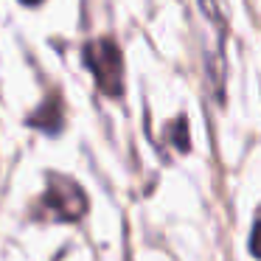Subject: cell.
Returning <instances> with one entry per match:
<instances>
[{
    "label": "cell",
    "instance_id": "cell-1",
    "mask_svg": "<svg viewBox=\"0 0 261 261\" xmlns=\"http://www.w3.org/2000/svg\"><path fill=\"white\" fill-rule=\"evenodd\" d=\"M87 208H90V199L82 191L79 182L73 177L54 174L51 171L45 177V191L34 202L31 214L45 222H79V219H85Z\"/></svg>",
    "mask_w": 261,
    "mask_h": 261
},
{
    "label": "cell",
    "instance_id": "cell-2",
    "mask_svg": "<svg viewBox=\"0 0 261 261\" xmlns=\"http://www.w3.org/2000/svg\"><path fill=\"white\" fill-rule=\"evenodd\" d=\"M82 59L104 96L118 98L124 93V57H121V48L113 37L90 40L82 51Z\"/></svg>",
    "mask_w": 261,
    "mask_h": 261
},
{
    "label": "cell",
    "instance_id": "cell-3",
    "mask_svg": "<svg viewBox=\"0 0 261 261\" xmlns=\"http://www.w3.org/2000/svg\"><path fill=\"white\" fill-rule=\"evenodd\" d=\"M199 12L205 14V23L211 29V40L205 48V65H208V82L214 87L216 98H222V82H225V57H222V42H225L227 25L222 17V9L214 0H199Z\"/></svg>",
    "mask_w": 261,
    "mask_h": 261
},
{
    "label": "cell",
    "instance_id": "cell-4",
    "mask_svg": "<svg viewBox=\"0 0 261 261\" xmlns=\"http://www.w3.org/2000/svg\"><path fill=\"white\" fill-rule=\"evenodd\" d=\"M29 126H34V129H40V132H48V135H59L62 126H65L62 98H59L57 93H51V96L29 115Z\"/></svg>",
    "mask_w": 261,
    "mask_h": 261
},
{
    "label": "cell",
    "instance_id": "cell-5",
    "mask_svg": "<svg viewBox=\"0 0 261 261\" xmlns=\"http://www.w3.org/2000/svg\"><path fill=\"white\" fill-rule=\"evenodd\" d=\"M169 135H171V143H174V149H180V152H188V121L186 115H180L177 121H171L169 124Z\"/></svg>",
    "mask_w": 261,
    "mask_h": 261
},
{
    "label": "cell",
    "instance_id": "cell-6",
    "mask_svg": "<svg viewBox=\"0 0 261 261\" xmlns=\"http://www.w3.org/2000/svg\"><path fill=\"white\" fill-rule=\"evenodd\" d=\"M250 253H253V258L261 261V208L255 211V222L250 230Z\"/></svg>",
    "mask_w": 261,
    "mask_h": 261
},
{
    "label": "cell",
    "instance_id": "cell-7",
    "mask_svg": "<svg viewBox=\"0 0 261 261\" xmlns=\"http://www.w3.org/2000/svg\"><path fill=\"white\" fill-rule=\"evenodd\" d=\"M20 3H25V6H37V3H42V0H20Z\"/></svg>",
    "mask_w": 261,
    "mask_h": 261
}]
</instances>
